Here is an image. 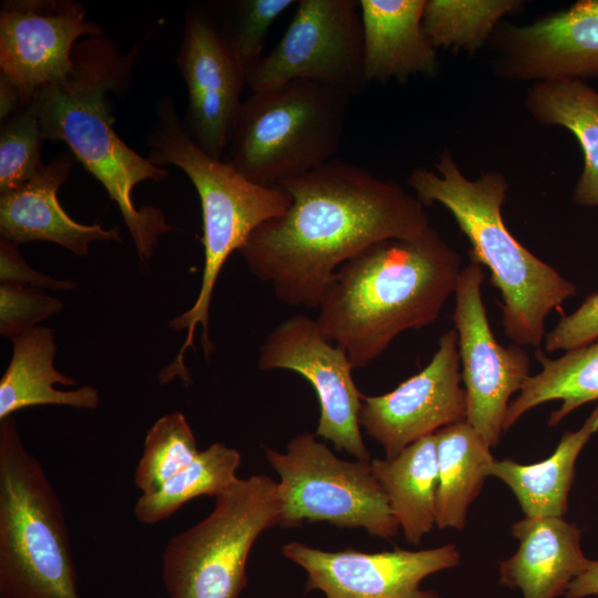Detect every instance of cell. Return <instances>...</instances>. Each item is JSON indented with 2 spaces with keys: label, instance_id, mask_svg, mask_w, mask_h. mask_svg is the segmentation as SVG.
<instances>
[{
  "label": "cell",
  "instance_id": "cell-12",
  "mask_svg": "<svg viewBox=\"0 0 598 598\" xmlns=\"http://www.w3.org/2000/svg\"><path fill=\"white\" fill-rule=\"evenodd\" d=\"M258 367L303 377L320 405L316 436L355 460H371L360 431L362 393L352 378L354 369L347 352L324 338L316 319L297 313L278 324L259 348Z\"/></svg>",
  "mask_w": 598,
  "mask_h": 598
},
{
  "label": "cell",
  "instance_id": "cell-10",
  "mask_svg": "<svg viewBox=\"0 0 598 598\" xmlns=\"http://www.w3.org/2000/svg\"><path fill=\"white\" fill-rule=\"evenodd\" d=\"M293 80L342 89L351 95L367 83L359 0H299L277 45L247 73L251 92Z\"/></svg>",
  "mask_w": 598,
  "mask_h": 598
},
{
  "label": "cell",
  "instance_id": "cell-11",
  "mask_svg": "<svg viewBox=\"0 0 598 598\" xmlns=\"http://www.w3.org/2000/svg\"><path fill=\"white\" fill-rule=\"evenodd\" d=\"M483 266L462 268L452 316L466 393L465 421L494 447L503 431L511 396L530 377V358L518 344L504 347L495 339L482 299Z\"/></svg>",
  "mask_w": 598,
  "mask_h": 598
},
{
  "label": "cell",
  "instance_id": "cell-3",
  "mask_svg": "<svg viewBox=\"0 0 598 598\" xmlns=\"http://www.w3.org/2000/svg\"><path fill=\"white\" fill-rule=\"evenodd\" d=\"M140 45L121 53L100 37L80 40L72 52V71L63 81L35 91L28 105L38 116L45 140L64 142L75 158L116 203L143 260L159 237L174 229L155 206L137 208L133 188L146 181H165L168 171L128 147L115 133L109 93H123L130 84Z\"/></svg>",
  "mask_w": 598,
  "mask_h": 598
},
{
  "label": "cell",
  "instance_id": "cell-13",
  "mask_svg": "<svg viewBox=\"0 0 598 598\" xmlns=\"http://www.w3.org/2000/svg\"><path fill=\"white\" fill-rule=\"evenodd\" d=\"M102 34L78 1H2L0 89L17 95L22 106L28 104L38 89L68 78L80 39Z\"/></svg>",
  "mask_w": 598,
  "mask_h": 598
},
{
  "label": "cell",
  "instance_id": "cell-34",
  "mask_svg": "<svg viewBox=\"0 0 598 598\" xmlns=\"http://www.w3.org/2000/svg\"><path fill=\"white\" fill-rule=\"evenodd\" d=\"M0 280L1 283L50 290H71L76 287L72 280L55 279L32 269L23 259L18 246L4 239L0 240Z\"/></svg>",
  "mask_w": 598,
  "mask_h": 598
},
{
  "label": "cell",
  "instance_id": "cell-21",
  "mask_svg": "<svg viewBox=\"0 0 598 598\" xmlns=\"http://www.w3.org/2000/svg\"><path fill=\"white\" fill-rule=\"evenodd\" d=\"M12 357L0 380V421L19 410L37 405H65L94 410L100 394L93 386L59 390L54 384L73 386L78 382L53 365L56 353L54 332L37 327L11 338Z\"/></svg>",
  "mask_w": 598,
  "mask_h": 598
},
{
  "label": "cell",
  "instance_id": "cell-33",
  "mask_svg": "<svg viewBox=\"0 0 598 598\" xmlns=\"http://www.w3.org/2000/svg\"><path fill=\"white\" fill-rule=\"evenodd\" d=\"M598 339V291L589 295L571 313L563 316L545 334V350H570Z\"/></svg>",
  "mask_w": 598,
  "mask_h": 598
},
{
  "label": "cell",
  "instance_id": "cell-31",
  "mask_svg": "<svg viewBox=\"0 0 598 598\" xmlns=\"http://www.w3.org/2000/svg\"><path fill=\"white\" fill-rule=\"evenodd\" d=\"M44 141L39 118L28 105L1 121L0 194L23 185L42 171Z\"/></svg>",
  "mask_w": 598,
  "mask_h": 598
},
{
  "label": "cell",
  "instance_id": "cell-28",
  "mask_svg": "<svg viewBox=\"0 0 598 598\" xmlns=\"http://www.w3.org/2000/svg\"><path fill=\"white\" fill-rule=\"evenodd\" d=\"M519 6L513 0H429L422 25L435 49L471 52L480 49L497 22Z\"/></svg>",
  "mask_w": 598,
  "mask_h": 598
},
{
  "label": "cell",
  "instance_id": "cell-23",
  "mask_svg": "<svg viewBox=\"0 0 598 598\" xmlns=\"http://www.w3.org/2000/svg\"><path fill=\"white\" fill-rule=\"evenodd\" d=\"M597 432L598 405L580 429L563 434L549 457L528 465L511 458L494 461L487 477H497L511 488L526 517H563L568 508L577 457Z\"/></svg>",
  "mask_w": 598,
  "mask_h": 598
},
{
  "label": "cell",
  "instance_id": "cell-20",
  "mask_svg": "<svg viewBox=\"0 0 598 598\" xmlns=\"http://www.w3.org/2000/svg\"><path fill=\"white\" fill-rule=\"evenodd\" d=\"M365 81L405 82L437 72L436 49L422 25L425 0H359Z\"/></svg>",
  "mask_w": 598,
  "mask_h": 598
},
{
  "label": "cell",
  "instance_id": "cell-27",
  "mask_svg": "<svg viewBox=\"0 0 598 598\" xmlns=\"http://www.w3.org/2000/svg\"><path fill=\"white\" fill-rule=\"evenodd\" d=\"M240 463L241 456L237 450L213 443L157 489L138 497L134 506L136 520L153 525L171 517L194 498H216L238 480L236 473Z\"/></svg>",
  "mask_w": 598,
  "mask_h": 598
},
{
  "label": "cell",
  "instance_id": "cell-1",
  "mask_svg": "<svg viewBox=\"0 0 598 598\" xmlns=\"http://www.w3.org/2000/svg\"><path fill=\"white\" fill-rule=\"evenodd\" d=\"M278 187L290 206L258 226L238 251L288 306L318 309L342 264L378 241L414 237L430 226L416 196L336 158Z\"/></svg>",
  "mask_w": 598,
  "mask_h": 598
},
{
  "label": "cell",
  "instance_id": "cell-22",
  "mask_svg": "<svg viewBox=\"0 0 598 598\" xmlns=\"http://www.w3.org/2000/svg\"><path fill=\"white\" fill-rule=\"evenodd\" d=\"M371 465L406 542L419 545L436 524L435 433L419 439L392 458L371 460Z\"/></svg>",
  "mask_w": 598,
  "mask_h": 598
},
{
  "label": "cell",
  "instance_id": "cell-35",
  "mask_svg": "<svg viewBox=\"0 0 598 598\" xmlns=\"http://www.w3.org/2000/svg\"><path fill=\"white\" fill-rule=\"evenodd\" d=\"M598 596V560H589L586 569L568 586L564 598Z\"/></svg>",
  "mask_w": 598,
  "mask_h": 598
},
{
  "label": "cell",
  "instance_id": "cell-25",
  "mask_svg": "<svg viewBox=\"0 0 598 598\" xmlns=\"http://www.w3.org/2000/svg\"><path fill=\"white\" fill-rule=\"evenodd\" d=\"M542 369L530 375L508 404L503 431L509 430L526 412L545 402L560 400L548 425L555 426L579 406L598 400V339L570 350L557 359L536 349Z\"/></svg>",
  "mask_w": 598,
  "mask_h": 598
},
{
  "label": "cell",
  "instance_id": "cell-9",
  "mask_svg": "<svg viewBox=\"0 0 598 598\" xmlns=\"http://www.w3.org/2000/svg\"><path fill=\"white\" fill-rule=\"evenodd\" d=\"M265 456L280 478V527L326 522L361 527L386 540L398 534L400 527L371 460H341L310 432L292 437L283 453L265 447Z\"/></svg>",
  "mask_w": 598,
  "mask_h": 598
},
{
  "label": "cell",
  "instance_id": "cell-24",
  "mask_svg": "<svg viewBox=\"0 0 598 598\" xmlns=\"http://www.w3.org/2000/svg\"><path fill=\"white\" fill-rule=\"evenodd\" d=\"M526 106L539 123L573 133L584 157L573 199L579 206H598V92L581 80L538 82L528 91Z\"/></svg>",
  "mask_w": 598,
  "mask_h": 598
},
{
  "label": "cell",
  "instance_id": "cell-8",
  "mask_svg": "<svg viewBox=\"0 0 598 598\" xmlns=\"http://www.w3.org/2000/svg\"><path fill=\"white\" fill-rule=\"evenodd\" d=\"M278 483L267 475L238 478L216 497L212 513L169 539L162 556L168 598H239L249 553L278 525Z\"/></svg>",
  "mask_w": 598,
  "mask_h": 598
},
{
  "label": "cell",
  "instance_id": "cell-16",
  "mask_svg": "<svg viewBox=\"0 0 598 598\" xmlns=\"http://www.w3.org/2000/svg\"><path fill=\"white\" fill-rule=\"evenodd\" d=\"M176 63L188 95L185 130L206 154L223 159L247 73L212 13L187 10Z\"/></svg>",
  "mask_w": 598,
  "mask_h": 598
},
{
  "label": "cell",
  "instance_id": "cell-15",
  "mask_svg": "<svg viewBox=\"0 0 598 598\" xmlns=\"http://www.w3.org/2000/svg\"><path fill=\"white\" fill-rule=\"evenodd\" d=\"M281 554L307 573L305 590H319L326 598H441L434 590L421 589V581L455 567L461 559L451 544L364 553L353 548L327 551L290 542Z\"/></svg>",
  "mask_w": 598,
  "mask_h": 598
},
{
  "label": "cell",
  "instance_id": "cell-19",
  "mask_svg": "<svg viewBox=\"0 0 598 598\" xmlns=\"http://www.w3.org/2000/svg\"><path fill=\"white\" fill-rule=\"evenodd\" d=\"M580 529L563 517H526L512 525L516 553L499 564V582L523 598H557L587 567Z\"/></svg>",
  "mask_w": 598,
  "mask_h": 598
},
{
  "label": "cell",
  "instance_id": "cell-26",
  "mask_svg": "<svg viewBox=\"0 0 598 598\" xmlns=\"http://www.w3.org/2000/svg\"><path fill=\"white\" fill-rule=\"evenodd\" d=\"M439 484L436 525L462 530L471 503L478 496L495 461L491 446L466 422L435 432Z\"/></svg>",
  "mask_w": 598,
  "mask_h": 598
},
{
  "label": "cell",
  "instance_id": "cell-5",
  "mask_svg": "<svg viewBox=\"0 0 598 598\" xmlns=\"http://www.w3.org/2000/svg\"><path fill=\"white\" fill-rule=\"evenodd\" d=\"M148 159L156 166L181 168L195 186L202 207L204 268L194 305L175 317L169 326L186 330V339L174 360L161 371L162 384L175 378L190 383L184 355L194 347L195 331L202 328L200 342L206 359L213 351L209 338V308L220 270L251 233L262 223L283 214L290 196L280 187H266L247 179L229 161L206 154L188 135L175 102L166 96L156 103L155 122L147 133Z\"/></svg>",
  "mask_w": 598,
  "mask_h": 598
},
{
  "label": "cell",
  "instance_id": "cell-2",
  "mask_svg": "<svg viewBox=\"0 0 598 598\" xmlns=\"http://www.w3.org/2000/svg\"><path fill=\"white\" fill-rule=\"evenodd\" d=\"M461 271V255L431 226L414 237L378 241L336 270L316 321L353 369L365 368L400 333L439 318Z\"/></svg>",
  "mask_w": 598,
  "mask_h": 598
},
{
  "label": "cell",
  "instance_id": "cell-18",
  "mask_svg": "<svg viewBox=\"0 0 598 598\" xmlns=\"http://www.w3.org/2000/svg\"><path fill=\"white\" fill-rule=\"evenodd\" d=\"M75 156L63 151L23 185L0 194V236L14 245L50 241L79 256L90 243L121 240L118 228L83 225L72 219L59 203L58 192L69 178Z\"/></svg>",
  "mask_w": 598,
  "mask_h": 598
},
{
  "label": "cell",
  "instance_id": "cell-14",
  "mask_svg": "<svg viewBox=\"0 0 598 598\" xmlns=\"http://www.w3.org/2000/svg\"><path fill=\"white\" fill-rule=\"evenodd\" d=\"M455 328L445 331L431 361L394 390L361 398L359 424L386 458L419 439L466 419Z\"/></svg>",
  "mask_w": 598,
  "mask_h": 598
},
{
  "label": "cell",
  "instance_id": "cell-4",
  "mask_svg": "<svg viewBox=\"0 0 598 598\" xmlns=\"http://www.w3.org/2000/svg\"><path fill=\"white\" fill-rule=\"evenodd\" d=\"M435 172L415 168L408 183L424 205H443L454 217L471 248L470 261L486 267L502 296L505 334L522 347L538 348L547 317L576 295V286L553 266L527 250L507 229L502 206L508 184L503 174L488 172L467 179L445 150Z\"/></svg>",
  "mask_w": 598,
  "mask_h": 598
},
{
  "label": "cell",
  "instance_id": "cell-7",
  "mask_svg": "<svg viewBox=\"0 0 598 598\" xmlns=\"http://www.w3.org/2000/svg\"><path fill=\"white\" fill-rule=\"evenodd\" d=\"M351 96L308 80L251 92L234 123L229 162L266 187L326 164L340 147Z\"/></svg>",
  "mask_w": 598,
  "mask_h": 598
},
{
  "label": "cell",
  "instance_id": "cell-30",
  "mask_svg": "<svg viewBox=\"0 0 598 598\" xmlns=\"http://www.w3.org/2000/svg\"><path fill=\"white\" fill-rule=\"evenodd\" d=\"M293 0H234L216 4L215 18L236 59L248 73L264 56L269 29Z\"/></svg>",
  "mask_w": 598,
  "mask_h": 598
},
{
  "label": "cell",
  "instance_id": "cell-17",
  "mask_svg": "<svg viewBox=\"0 0 598 598\" xmlns=\"http://www.w3.org/2000/svg\"><path fill=\"white\" fill-rule=\"evenodd\" d=\"M497 72L509 79L539 82L598 78V0L524 27L499 32Z\"/></svg>",
  "mask_w": 598,
  "mask_h": 598
},
{
  "label": "cell",
  "instance_id": "cell-29",
  "mask_svg": "<svg viewBox=\"0 0 598 598\" xmlns=\"http://www.w3.org/2000/svg\"><path fill=\"white\" fill-rule=\"evenodd\" d=\"M200 451L183 413L159 417L147 431L134 482L142 494L151 493L188 466Z\"/></svg>",
  "mask_w": 598,
  "mask_h": 598
},
{
  "label": "cell",
  "instance_id": "cell-32",
  "mask_svg": "<svg viewBox=\"0 0 598 598\" xmlns=\"http://www.w3.org/2000/svg\"><path fill=\"white\" fill-rule=\"evenodd\" d=\"M61 300L43 289L13 283L0 286V333L12 338L37 328L38 323L63 309Z\"/></svg>",
  "mask_w": 598,
  "mask_h": 598
},
{
  "label": "cell",
  "instance_id": "cell-6",
  "mask_svg": "<svg viewBox=\"0 0 598 598\" xmlns=\"http://www.w3.org/2000/svg\"><path fill=\"white\" fill-rule=\"evenodd\" d=\"M0 598H80L61 502L13 416L0 421Z\"/></svg>",
  "mask_w": 598,
  "mask_h": 598
}]
</instances>
